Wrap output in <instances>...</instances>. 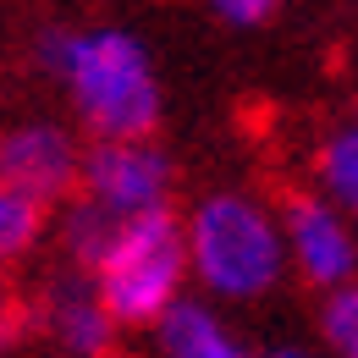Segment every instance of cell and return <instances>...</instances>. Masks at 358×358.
<instances>
[{
	"label": "cell",
	"mask_w": 358,
	"mask_h": 358,
	"mask_svg": "<svg viewBox=\"0 0 358 358\" xmlns=\"http://www.w3.org/2000/svg\"><path fill=\"white\" fill-rule=\"evenodd\" d=\"M281 0H210V11L231 22V28H254V22H265L270 11H275Z\"/></svg>",
	"instance_id": "cell-12"
},
{
	"label": "cell",
	"mask_w": 358,
	"mask_h": 358,
	"mask_svg": "<svg viewBox=\"0 0 358 358\" xmlns=\"http://www.w3.org/2000/svg\"><path fill=\"white\" fill-rule=\"evenodd\" d=\"M281 231L292 275H303L320 298L358 281V221H348L325 193H292L281 204Z\"/></svg>",
	"instance_id": "cell-5"
},
{
	"label": "cell",
	"mask_w": 358,
	"mask_h": 358,
	"mask_svg": "<svg viewBox=\"0 0 358 358\" xmlns=\"http://www.w3.org/2000/svg\"><path fill=\"white\" fill-rule=\"evenodd\" d=\"M99 298L116 325H160L166 314L182 303V287H187V226L160 210V215H143V221H122L110 248L99 254V265L89 270Z\"/></svg>",
	"instance_id": "cell-3"
},
{
	"label": "cell",
	"mask_w": 358,
	"mask_h": 358,
	"mask_svg": "<svg viewBox=\"0 0 358 358\" xmlns=\"http://www.w3.org/2000/svg\"><path fill=\"white\" fill-rule=\"evenodd\" d=\"M155 348H160V358H254L210 298H182L155 325Z\"/></svg>",
	"instance_id": "cell-8"
},
{
	"label": "cell",
	"mask_w": 358,
	"mask_h": 358,
	"mask_svg": "<svg viewBox=\"0 0 358 358\" xmlns=\"http://www.w3.org/2000/svg\"><path fill=\"white\" fill-rule=\"evenodd\" d=\"M320 342L331 358H358V281L342 292H325L320 303Z\"/></svg>",
	"instance_id": "cell-11"
},
{
	"label": "cell",
	"mask_w": 358,
	"mask_h": 358,
	"mask_svg": "<svg viewBox=\"0 0 358 358\" xmlns=\"http://www.w3.org/2000/svg\"><path fill=\"white\" fill-rule=\"evenodd\" d=\"M314 193H325L348 221H358V122L336 127L314 155Z\"/></svg>",
	"instance_id": "cell-9"
},
{
	"label": "cell",
	"mask_w": 358,
	"mask_h": 358,
	"mask_svg": "<svg viewBox=\"0 0 358 358\" xmlns=\"http://www.w3.org/2000/svg\"><path fill=\"white\" fill-rule=\"evenodd\" d=\"M39 237H45V204L28 199V193H17V187H0V254L17 259Z\"/></svg>",
	"instance_id": "cell-10"
},
{
	"label": "cell",
	"mask_w": 358,
	"mask_h": 358,
	"mask_svg": "<svg viewBox=\"0 0 358 358\" xmlns=\"http://www.w3.org/2000/svg\"><path fill=\"white\" fill-rule=\"evenodd\" d=\"M254 358H314L309 348H265V353H254Z\"/></svg>",
	"instance_id": "cell-13"
},
{
	"label": "cell",
	"mask_w": 358,
	"mask_h": 358,
	"mask_svg": "<svg viewBox=\"0 0 358 358\" xmlns=\"http://www.w3.org/2000/svg\"><path fill=\"white\" fill-rule=\"evenodd\" d=\"M83 155L89 149H78V138L61 122H17L0 138V177L6 187L50 204L83 182Z\"/></svg>",
	"instance_id": "cell-6"
},
{
	"label": "cell",
	"mask_w": 358,
	"mask_h": 358,
	"mask_svg": "<svg viewBox=\"0 0 358 358\" xmlns=\"http://www.w3.org/2000/svg\"><path fill=\"white\" fill-rule=\"evenodd\" d=\"M39 325H45V336L61 353H78V358H99L116 342V331H122L110 320V309H105V298H99L89 270L50 275L45 292H39Z\"/></svg>",
	"instance_id": "cell-7"
},
{
	"label": "cell",
	"mask_w": 358,
	"mask_h": 358,
	"mask_svg": "<svg viewBox=\"0 0 358 358\" xmlns=\"http://www.w3.org/2000/svg\"><path fill=\"white\" fill-rule=\"evenodd\" d=\"M78 199L94 204L110 221H143L160 215L171 199V160L155 138H110V143H89L83 155V182Z\"/></svg>",
	"instance_id": "cell-4"
},
{
	"label": "cell",
	"mask_w": 358,
	"mask_h": 358,
	"mask_svg": "<svg viewBox=\"0 0 358 358\" xmlns=\"http://www.w3.org/2000/svg\"><path fill=\"white\" fill-rule=\"evenodd\" d=\"M39 61L61 83L72 116L94 133V143L155 133L160 72L127 28H50L39 39Z\"/></svg>",
	"instance_id": "cell-1"
},
{
	"label": "cell",
	"mask_w": 358,
	"mask_h": 358,
	"mask_svg": "<svg viewBox=\"0 0 358 358\" xmlns=\"http://www.w3.org/2000/svg\"><path fill=\"white\" fill-rule=\"evenodd\" d=\"M187 265L210 303H259L292 270L281 210L254 193H204L187 215Z\"/></svg>",
	"instance_id": "cell-2"
}]
</instances>
